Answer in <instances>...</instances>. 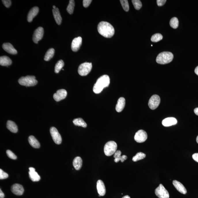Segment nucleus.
<instances>
[{
    "label": "nucleus",
    "mask_w": 198,
    "mask_h": 198,
    "mask_svg": "<svg viewBox=\"0 0 198 198\" xmlns=\"http://www.w3.org/2000/svg\"><path fill=\"white\" fill-rule=\"evenodd\" d=\"M39 9L37 7H34L29 11L27 17L28 22H31L33 18L37 15L39 13Z\"/></svg>",
    "instance_id": "nucleus-20"
},
{
    "label": "nucleus",
    "mask_w": 198,
    "mask_h": 198,
    "mask_svg": "<svg viewBox=\"0 0 198 198\" xmlns=\"http://www.w3.org/2000/svg\"><path fill=\"white\" fill-rule=\"evenodd\" d=\"M169 24L170 26L174 29H176L178 27L179 25V21L178 19L176 17H174L171 19Z\"/></svg>",
    "instance_id": "nucleus-33"
},
{
    "label": "nucleus",
    "mask_w": 198,
    "mask_h": 198,
    "mask_svg": "<svg viewBox=\"0 0 198 198\" xmlns=\"http://www.w3.org/2000/svg\"><path fill=\"white\" fill-rule=\"evenodd\" d=\"M177 123V120L173 117L165 118L162 121V124L164 127H169L176 125Z\"/></svg>",
    "instance_id": "nucleus-19"
},
{
    "label": "nucleus",
    "mask_w": 198,
    "mask_h": 198,
    "mask_svg": "<svg viewBox=\"0 0 198 198\" xmlns=\"http://www.w3.org/2000/svg\"><path fill=\"white\" fill-rule=\"evenodd\" d=\"M173 184L178 192L183 194H186L187 193V190L186 188L180 182L176 180H174L173 181Z\"/></svg>",
    "instance_id": "nucleus-18"
},
{
    "label": "nucleus",
    "mask_w": 198,
    "mask_h": 198,
    "mask_svg": "<svg viewBox=\"0 0 198 198\" xmlns=\"http://www.w3.org/2000/svg\"><path fill=\"white\" fill-rule=\"evenodd\" d=\"M91 0H84L83 1V6L84 7H87L89 6L90 4L92 2Z\"/></svg>",
    "instance_id": "nucleus-40"
},
{
    "label": "nucleus",
    "mask_w": 198,
    "mask_h": 198,
    "mask_svg": "<svg viewBox=\"0 0 198 198\" xmlns=\"http://www.w3.org/2000/svg\"><path fill=\"white\" fill-rule=\"evenodd\" d=\"M64 65V62L62 60H59L56 63L55 67V72L56 73H59L60 71L62 69Z\"/></svg>",
    "instance_id": "nucleus-30"
},
{
    "label": "nucleus",
    "mask_w": 198,
    "mask_h": 198,
    "mask_svg": "<svg viewBox=\"0 0 198 198\" xmlns=\"http://www.w3.org/2000/svg\"><path fill=\"white\" fill-rule=\"evenodd\" d=\"M194 112L196 115L198 116V108L195 109Z\"/></svg>",
    "instance_id": "nucleus-44"
},
{
    "label": "nucleus",
    "mask_w": 198,
    "mask_h": 198,
    "mask_svg": "<svg viewBox=\"0 0 198 198\" xmlns=\"http://www.w3.org/2000/svg\"><path fill=\"white\" fill-rule=\"evenodd\" d=\"M73 122L74 125L76 126H81L84 128H86L87 127V124L82 118H75Z\"/></svg>",
    "instance_id": "nucleus-28"
},
{
    "label": "nucleus",
    "mask_w": 198,
    "mask_h": 198,
    "mask_svg": "<svg viewBox=\"0 0 198 198\" xmlns=\"http://www.w3.org/2000/svg\"><path fill=\"white\" fill-rule=\"evenodd\" d=\"M29 178L33 182H38L40 180V177L35 171V169L33 167H29Z\"/></svg>",
    "instance_id": "nucleus-15"
},
{
    "label": "nucleus",
    "mask_w": 198,
    "mask_h": 198,
    "mask_svg": "<svg viewBox=\"0 0 198 198\" xmlns=\"http://www.w3.org/2000/svg\"><path fill=\"white\" fill-rule=\"evenodd\" d=\"M2 2L3 5L7 8L10 7L11 5V1L10 0H2Z\"/></svg>",
    "instance_id": "nucleus-39"
},
{
    "label": "nucleus",
    "mask_w": 198,
    "mask_h": 198,
    "mask_svg": "<svg viewBox=\"0 0 198 198\" xmlns=\"http://www.w3.org/2000/svg\"><path fill=\"white\" fill-rule=\"evenodd\" d=\"M82 44V38L78 37L74 39L71 44V49L74 52H76L79 50Z\"/></svg>",
    "instance_id": "nucleus-13"
},
{
    "label": "nucleus",
    "mask_w": 198,
    "mask_h": 198,
    "mask_svg": "<svg viewBox=\"0 0 198 198\" xmlns=\"http://www.w3.org/2000/svg\"><path fill=\"white\" fill-rule=\"evenodd\" d=\"M117 149L116 143L114 141H110L106 143L104 147V152L106 156H110L116 152Z\"/></svg>",
    "instance_id": "nucleus-5"
},
{
    "label": "nucleus",
    "mask_w": 198,
    "mask_h": 198,
    "mask_svg": "<svg viewBox=\"0 0 198 198\" xmlns=\"http://www.w3.org/2000/svg\"><path fill=\"white\" fill-rule=\"evenodd\" d=\"M160 102V97L157 95H153L151 97L148 102L149 108L154 110L158 107Z\"/></svg>",
    "instance_id": "nucleus-8"
},
{
    "label": "nucleus",
    "mask_w": 198,
    "mask_h": 198,
    "mask_svg": "<svg viewBox=\"0 0 198 198\" xmlns=\"http://www.w3.org/2000/svg\"><path fill=\"white\" fill-rule=\"evenodd\" d=\"M54 53L55 50L54 48H50L46 53L44 57V60L47 61L50 60L53 57Z\"/></svg>",
    "instance_id": "nucleus-29"
},
{
    "label": "nucleus",
    "mask_w": 198,
    "mask_h": 198,
    "mask_svg": "<svg viewBox=\"0 0 198 198\" xmlns=\"http://www.w3.org/2000/svg\"><path fill=\"white\" fill-rule=\"evenodd\" d=\"M12 64L11 60L6 56H1L0 57V65L3 66H8Z\"/></svg>",
    "instance_id": "nucleus-27"
},
{
    "label": "nucleus",
    "mask_w": 198,
    "mask_h": 198,
    "mask_svg": "<svg viewBox=\"0 0 198 198\" xmlns=\"http://www.w3.org/2000/svg\"><path fill=\"white\" fill-rule=\"evenodd\" d=\"M166 0H157V5L159 6H163L166 2Z\"/></svg>",
    "instance_id": "nucleus-41"
},
{
    "label": "nucleus",
    "mask_w": 198,
    "mask_h": 198,
    "mask_svg": "<svg viewBox=\"0 0 198 198\" xmlns=\"http://www.w3.org/2000/svg\"><path fill=\"white\" fill-rule=\"evenodd\" d=\"M67 92L64 89L59 90L53 95V98L56 101L59 102L63 100L67 97Z\"/></svg>",
    "instance_id": "nucleus-12"
},
{
    "label": "nucleus",
    "mask_w": 198,
    "mask_h": 198,
    "mask_svg": "<svg viewBox=\"0 0 198 198\" xmlns=\"http://www.w3.org/2000/svg\"><path fill=\"white\" fill-rule=\"evenodd\" d=\"M82 160L80 157H75L73 162V165L76 170H79L82 168Z\"/></svg>",
    "instance_id": "nucleus-26"
},
{
    "label": "nucleus",
    "mask_w": 198,
    "mask_h": 198,
    "mask_svg": "<svg viewBox=\"0 0 198 198\" xmlns=\"http://www.w3.org/2000/svg\"><path fill=\"white\" fill-rule=\"evenodd\" d=\"M196 141H197V143L198 144V135L196 138Z\"/></svg>",
    "instance_id": "nucleus-47"
},
{
    "label": "nucleus",
    "mask_w": 198,
    "mask_h": 198,
    "mask_svg": "<svg viewBox=\"0 0 198 198\" xmlns=\"http://www.w3.org/2000/svg\"><path fill=\"white\" fill-rule=\"evenodd\" d=\"M110 82V78L108 75H103L101 76L98 78L94 84L93 91L95 94L100 93L103 89L108 87Z\"/></svg>",
    "instance_id": "nucleus-2"
},
{
    "label": "nucleus",
    "mask_w": 198,
    "mask_h": 198,
    "mask_svg": "<svg viewBox=\"0 0 198 198\" xmlns=\"http://www.w3.org/2000/svg\"><path fill=\"white\" fill-rule=\"evenodd\" d=\"M4 197H5V195L1 189L0 190V198H4Z\"/></svg>",
    "instance_id": "nucleus-43"
},
{
    "label": "nucleus",
    "mask_w": 198,
    "mask_h": 198,
    "mask_svg": "<svg viewBox=\"0 0 198 198\" xmlns=\"http://www.w3.org/2000/svg\"><path fill=\"white\" fill-rule=\"evenodd\" d=\"M75 6V2L73 0H70L68 6H67V10L70 14H72L73 13L74 7Z\"/></svg>",
    "instance_id": "nucleus-31"
},
{
    "label": "nucleus",
    "mask_w": 198,
    "mask_h": 198,
    "mask_svg": "<svg viewBox=\"0 0 198 198\" xmlns=\"http://www.w3.org/2000/svg\"><path fill=\"white\" fill-rule=\"evenodd\" d=\"M146 154L142 152H138L137 154L135 155L133 158V161L134 162H136L139 161V160L143 159L146 157Z\"/></svg>",
    "instance_id": "nucleus-32"
},
{
    "label": "nucleus",
    "mask_w": 198,
    "mask_h": 198,
    "mask_svg": "<svg viewBox=\"0 0 198 198\" xmlns=\"http://www.w3.org/2000/svg\"><path fill=\"white\" fill-rule=\"evenodd\" d=\"M2 48L4 50L10 54L14 55L17 53V51L10 43H4L3 44Z\"/></svg>",
    "instance_id": "nucleus-16"
},
{
    "label": "nucleus",
    "mask_w": 198,
    "mask_h": 198,
    "mask_svg": "<svg viewBox=\"0 0 198 198\" xmlns=\"http://www.w3.org/2000/svg\"><path fill=\"white\" fill-rule=\"evenodd\" d=\"M132 2L134 5L135 9L136 10H139L142 7V3L139 0H132Z\"/></svg>",
    "instance_id": "nucleus-35"
},
{
    "label": "nucleus",
    "mask_w": 198,
    "mask_h": 198,
    "mask_svg": "<svg viewBox=\"0 0 198 198\" xmlns=\"http://www.w3.org/2000/svg\"><path fill=\"white\" fill-rule=\"evenodd\" d=\"M44 34V29L42 27H39L35 30L33 36V41L35 44L43 38Z\"/></svg>",
    "instance_id": "nucleus-11"
},
{
    "label": "nucleus",
    "mask_w": 198,
    "mask_h": 198,
    "mask_svg": "<svg viewBox=\"0 0 198 198\" xmlns=\"http://www.w3.org/2000/svg\"><path fill=\"white\" fill-rule=\"evenodd\" d=\"M28 142L32 147L36 149L40 147V144L37 140L33 136H29L28 139Z\"/></svg>",
    "instance_id": "nucleus-24"
},
{
    "label": "nucleus",
    "mask_w": 198,
    "mask_h": 198,
    "mask_svg": "<svg viewBox=\"0 0 198 198\" xmlns=\"http://www.w3.org/2000/svg\"><path fill=\"white\" fill-rule=\"evenodd\" d=\"M8 157L12 159L16 160L17 158V156L10 150H7L6 151Z\"/></svg>",
    "instance_id": "nucleus-37"
},
{
    "label": "nucleus",
    "mask_w": 198,
    "mask_h": 198,
    "mask_svg": "<svg viewBox=\"0 0 198 198\" xmlns=\"http://www.w3.org/2000/svg\"><path fill=\"white\" fill-rule=\"evenodd\" d=\"M52 7H53V9H56V6H54H54H52Z\"/></svg>",
    "instance_id": "nucleus-48"
},
{
    "label": "nucleus",
    "mask_w": 198,
    "mask_h": 198,
    "mask_svg": "<svg viewBox=\"0 0 198 198\" xmlns=\"http://www.w3.org/2000/svg\"><path fill=\"white\" fill-rule=\"evenodd\" d=\"M7 128L8 130L13 133H17L18 132V127L14 122L11 120H8L7 123Z\"/></svg>",
    "instance_id": "nucleus-25"
},
{
    "label": "nucleus",
    "mask_w": 198,
    "mask_h": 198,
    "mask_svg": "<svg viewBox=\"0 0 198 198\" xmlns=\"http://www.w3.org/2000/svg\"><path fill=\"white\" fill-rule=\"evenodd\" d=\"M50 133L52 139L54 142L57 145H60L62 142V138L58 131L54 127H51Z\"/></svg>",
    "instance_id": "nucleus-9"
},
{
    "label": "nucleus",
    "mask_w": 198,
    "mask_h": 198,
    "mask_svg": "<svg viewBox=\"0 0 198 198\" xmlns=\"http://www.w3.org/2000/svg\"><path fill=\"white\" fill-rule=\"evenodd\" d=\"M18 82L21 85L27 87L35 86L37 83L35 77L33 76L22 77L19 79Z\"/></svg>",
    "instance_id": "nucleus-4"
},
{
    "label": "nucleus",
    "mask_w": 198,
    "mask_h": 198,
    "mask_svg": "<svg viewBox=\"0 0 198 198\" xmlns=\"http://www.w3.org/2000/svg\"><path fill=\"white\" fill-rule=\"evenodd\" d=\"M120 2L124 10L126 12H128L129 10L128 1L127 0H120Z\"/></svg>",
    "instance_id": "nucleus-36"
},
{
    "label": "nucleus",
    "mask_w": 198,
    "mask_h": 198,
    "mask_svg": "<svg viewBox=\"0 0 198 198\" xmlns=\"http://www.w3.org/2000/svg\"><path fill=\"white\" fill-rule=\"evenodd\" d=\"M9 176L8 174L6 172H4L2 169H0V179L4 180L7 178Z\"/></svg>",
    "instance_id": "nucleus-38"
},
{
    "label": "nucleus",
    "mask_w": 198,
    "mask_h": 198,
    "mask_svg": "<svg viewBox=\"0 0 198 198\" xmlns=\"http://www.w3.org/2000/svg\"><path fill=\"white\" fill-rule=\"evenodd\" d=\"M122 154V152L120 150H117L114 154V161L115 163H118L120 161H121L122 163L124 161L127 159V157L126 155H124L121 156V155Z\"/></svg>",
    "instance_id": "nucleus-22"
},
{
    "label": "nucleus",
    "mask_w": 198,
    "mask_h": 198,
    "mask_svg": "<svg viewBox=\"0 0 198 198\" xmlns=\"http://www.w3.org/2000/svg\"><path fill=\"white\" fill-rule=\"evenodd\" d=\"M148 135L146 132L143 130H139L136 133L134 139L138 143H143L147 139Z\"/></svg>",
    "instance_id": "nucleus-10"
},
{
    "label": "nucleus",
    "mask_w": 198,
    "mask_h": 198,
    "mask_svg": "<svg viewBox=\"0 0 198 198\" xmlns=\"http://www.w3.org/2000/svg\"><path fill=\"white\" fill-rule=\"evenodd\" d=\"M97 190L99 196H103L105 195L106 188L104 183L102 180H99L97 182Z\"/></svg>",
    "instance_id": "nucleus-17"
},
{
    "label": "nucleus",
    "mask_w": 198,
    "mask_h": 198,
    "mask_svg": "<svg viewBox=\"0 0 198 198\" xmlns=\"http://www.w3.org/2000/svg\"><path fill=\"white\" fill-rule=\"evenodd\" d=\"M92 68L91 63H84L79 66L78 68V73L82 76H85L89 73Z\"/></svg>",
    "instance_id": "nucleus-6"
},
{
    "label": "nucleus",
    "mask_w": 198,
    "mask_h": 198,
    "mask_svg": "<svg viewBox=\"0 0 198 198\" xmlns=\"http://www.w3.org/2000/svg\"><path fill=\"white\" fill-rule=\"evenodd\" d=\"M163 36L160 33H156L152 36L151 40L153 42H157L162 39Z\"/></svg>",
    "instance_id": "nucleus-34"
},
{
    "label": "nucleus",
    "mask_w": 198,
    "mask_h": 198,
    "mask_svg": "<svg viewBox=\"0 0 198 198\" xmlns=\"http://www.w3.org/2000/svg\"><path fill=\"white\" fill-rule=\"evenodd\" d=\"M174 55L172 52H164L160 53L156 59V62L160 64H165L170 63L173 60Z\"/></svg>",
    "instance_id": "nucleus-3"
},
{
    "label": "nucleus",
    "mask_w": 198,
    "mask_h": 198,
    "mask_svg": "<svg viewBox=\"0 0 198 198\" xmlns=\"http://www.w3.org/2000/svg\"><path fill=\"white\" fill-rule=\"evenodd\" d=\"M192 158L195 161L198 163V153H196L192 155Z\"/></svg>",
    "instance_id": "nucleus-42"
},
{
    "label": "nucleus",
    "mask_w": 198,
    "mask_h": 198,
    "mask_svg": "<svg viewBox=\"0 0 198 198\" xmlns=\"http://www.w3.org/2000/svg\"><path fill=\"white\" fill-rule=\"evenodd\" d=\"M97 29L99 34L106 38H111L114 35V28L110 23L101 21L98 24Z\"/></svg>",
    "instance_id": "nucleus-1"
},
{
    "label": "nucleus",
    "mask_w": 198,
    "mask_h": 198,
    "mask_svg": "<svg viewBox=\"0 0 198 198\" xmlns=\"http://www.w3.org/2000/svg\"><path fill=\"white\" fill-rule=\"evenodd\" d=\"M52 13L54 17L55 21L56 24L60 25L61 23L62 18L61 16L60 11L58 8L56 7V9H53L52 10Z\"/></svg>",
    "instance_id": "nucleus-23"
},
{
    "label": "nucleus",
    "mask_w": 198,
    "mask_h": 198,
    "mask_svg": "<svg viewBox=\"0 0 198 198\" xmlns=\"http://www.w3.org/2000/svg\"><path fill=\"white\" fill-rule=\"evenodd\" d=\"M155 193L159 198H169V193L162 184H160L156 188Z\"/></svg>",
    "instance_id": "nucleus-7"
},
{
    "label": "nucleus",
    "mask_w": 198,
    "mask_h": 198,
    "mask_svg": "<svg viewBox=\"0 0 198 198\" xmlns=\"http://www.w3.org/2000/svg\"><path fill=\"white\" fill-rule=\"evenodd\" d=\"M122 198H130V196L127 195V196H124Z\"/></svg>",
    "instance_id": "nucleus-46"
},
{
    "label": "nucleus",
    "mask_w": 198,
    "mask_h": 198,
    "mask_svg": "<svg viewBox=\"0 0 198 198\" xmlns=\"http://www.w3.org/2000/svg\"><path fill=\"white\" fill-rule=\"evenodd\" d=\"M125 104H126V100L125 98L123 97L119 98L116 106V110L117 112H121L124 108Z\"/></svg>",
    "instance_id": "nucleus-21"
},
{
    "label": "nucleus",
    "mask_w": 198,
    "mask_h": 198,
    "mask_svg": "<svg viewBox=\"0 0 198 198\" xmlns=\"http://www.w3.org/2000/svg\"><path fill=\"white\" fill-rule=\"evenodd\" d=\"M11 191L14 195L17 196H21L24 192L23 187L21 184H14L12 186Z\"/></svg>",
    "instance_id": "nucleus-14"
},
{
    "label": "nucleus",
    "mask_w": 198,
    "mask_h": 198,
    "mask_svg": "<svg viewBox=\"0 0 198 198\" xmlns=\"http://www.w3.org/2000/svg\"><path fill=\"white\" fill-rule=\"evenodd\" d=\"M195 73H196V75L198 76V66H197V67H196V68H195Z\"/></svg>",
    "instance_id": "nucleus-45"
}]
</instances>
